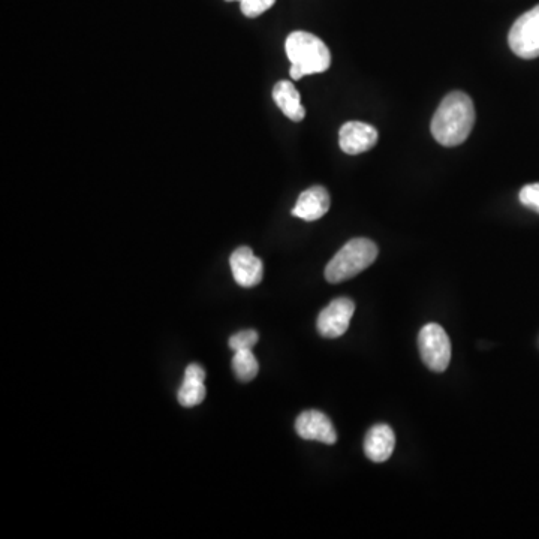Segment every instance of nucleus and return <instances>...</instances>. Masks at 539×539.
<instances>
[{"mask_svg": "<svg viewBox=\"0 0 539 539\" xmlns=\"http://www.w3.org/2000/svg\"><path fill=\"white\" fill-rule=\"evenodd\" d=\"M295 430L304 441H318L333 445L337 441V433L327 415L319 411H304L295 421Z\"/></svg>", "mask_w": 539, "mask_h": 539, "instance_id": "6e6552de", "label": "nucleus"}, {"mask_svg": "<svg viewBox=\"0 0 539 539\" xmlns=\"http://www.w3.org/2000/svg\"><path fill=\"white\" fill-rule=\"evenodd\" d=\"M273 99L279 110L292 122H301L306 117V108L301 104V96L291 81H279L273 87Z\"/></svg>", "mask_w": 539, "mask_h": 539, "instance_id": "ddd939ff", "label": "nucleus"}, {"mask_svg": "<svg viewBox=\"0 0 539 539\" xmlns=\"http://www.w3.org/2000/svg\"><path fill=\"white\" fill-rule=\"evenodd\" d=\"M234 280L243 288H254L263 280V261L248 246H242L233 252L230 258Z\"/></svg>", "mask_w": 539, "mask_h": 539, "instance_id": "1a4fd4ad", "label": "nucleus"}, {"mask_svg": "<svg viewBox=\"0 0 539 539\" xmlns=\"http://www.w3.org/2000/svg\"><path fill=\"white\" fill-rule=\"evenodd\" d=\"M260 340V334L255 330L240 331V333L234 334L230 339V348L234 352L242 351V349H254Z\"/></svg>", "mask_w": 539, "mask_h": 539, "instance_id": "2eb2a0df", "label": "nucleus"}, {"mask_svg": "<svg viewBox=\"0 0 539 539\" xmlns=\"http://www.w3.org/2000/svg\"><path fill=\"white\" fill-rule=\"evenodd\" d=\"M276 0H240L243 14L249 18H257L269 11Z\"/></svg>", "mask_w": 539, "mask_h": 539, "instance_id": "dca6fc26", "label": "nucleus"}, {"mask_svg": "<svg viewBox=\"0 0 539 539\" xmlns=\"http://www.w3.org/2000/svg\"><path fill=\"white\" fill-rule=\"evenodd\" d=\"M418 348L424 364L433 372H445L450 366V337L441 325L427 324L423 327L418 336Z\"/></svg>", "mask_w": 539, "mask_h": 539, "instance_id": "20e7f679", "label": "nucleus"}, {"mask_svg": "<svg viewBox=\"0 0 539 539\" xmlns=\"http://www.w3.org/2000/svg\"><path fill=\"white\" fill-rule=\"evenodd\" d=\"M474 102L463 92H451L442 99L430 125L433 138L444 147H456L465 143L474 129Z\"/></svg>", "mask_w": 539, "mask_h": 539, "instance_id": "f257e3e1", "label": "nucleus"}, {"mask_svg": "<svg viewBox=\"0 0 539 539\" xmlns=\"http://www.w3.org/2000/svg\"><path fill=\"white\" fill-rule=\"evenodd\" d=\"M227 2H236V0H227ZM240 2V0H239Z\"/></svg>", "mask_w": 539, "mask_h": 539, "instance_id": "a211bd4d", "label": "nucleus"}, {"mask_svg": "<svg viewBox=\"0 0 539 539\" xmlns=\"http://www.w3.org/2000/svg\"><path fill=\"white\" fill-rule=\"evenodd\" d=\"M378 140V131L369 123L348 122L339 131V146L346 155L369 152L376 146Z\"/></svg>", "mask_w": 539, "mask_h": 539, "instance_id": "0eeeda50", "label": "nucleus"}, {"mask_svg": "<svg viewBox=\"0 0 539 539\" xmlns=\"http://www.w3.org/2000/svg\"><path fill=\"white\" fill-rule=\"evenodd\" d=\"M286 56L291 62L289 75L300 80L304 75L321 74L331 65V53L318 36L303 30L292 32L285 42Z\"/></svg>", "mask_w": 539, "mask_h": 539, "instance_id": "f03ea898", "label": "nucleus"}, {"mask_svg": "<svg viewBox=\"0 0 539 539\" xmlns=\"http://www.w3.org/2000/svg\"><path fill=\"white\" fill-rule=\"evenodd\" d=\"M378 252V246L372 240H351L331 258L325 267V279L330 283L352 279L375 263Z\"/></svg>", "mask_w": 539, "mask_h": 539, "instance_id": "7ed1b4c3", "label": "nucleus"}, {"mask_svg": "<svg viewBox=\"0 0 539 539\" xmlns=\"http://www.w3.org/2000/svg\"><path fill=\"white\" fill-rule=\"evenodd\" d=\"M204 381H206V370L200 364H189L185 370V379L177 394L180 405L185 408H194L203 403L207 394Z\"/></svg>", "mask_w": 539, "mask_h": 539, "instance_id": "f8f14e48", "label": "nucleus"}, {"mask_svg": "<svg viewBox=\"0 0 539 539\" xmlns=\"http://www.w3.org/2000/svg\"><path fill=\"white\" fill-rule=\"evenodd\" d=\"M396 435L387 424H376L364 439V454L373 463H384L393 456Z\"/></svg>", "mask_w": 539, "mask_h": 539, "instance_id": "9b49d317", "label": "nucleus"}, {"mask_svg": "<svg viewBox=\"0 0 539 539\" xmlns=\"http://www.w3.org/2000/svg\"><path fill=\"white\" fill-rule=\"evenodd\" d=\"M519 198L523 206L539 213V183H532V185L525 186L520 191Z\"/></svg>", "mask_w": 539, "mask_h": 539, "instance_id": "f3484780", "label": "nucleus"}, {"mask_svg": "<svg viewBox=\"0 0 539 539\" xmlns=\"http://www.w3.org/2000/svg\"><path fill=\"white\" fill-rule=\"evenodd\" d=\"M233 370L239 381L251 382L252 379L257 378L258 372H260V364H258L252 349H242V351L234 352Z\"/></svg>", "mask_w": 539, "mask_h": 539, "instance_id": "4468645a", "label": "nucleus"}, {"mask_svg": "<svg viewBox=\"0 0 539 539\" xmlns=\"http://www.w3.org/2000/svg\"><path fill=\"white\" fill-rule=\"evenodd\" d=\"M355 312V303L349 298H336L319 313L316 327L319 334L325 339H337L348 331L352 316Z\"/></svg>", "mask_w": 539, "mask_h": 539, "instance_id": "423d86ee", "label": "nucleus"}, {"mask_svg": "<svg viewBox=\"0 0 539 539\" xmlns=\"http://www.w3.org/2000/svg\"><path fill=\"white\" fill-rule=\"evenodd\" d=\"M330 206V194L327 189L324 186H312L298 197L297 204L292 209V215L306 222L318 221L322 216L327 215Z\"/></svg>", "mask_w": 539, "mask_h": 539, "instance_id": "9d476101", "label": "nucleus"}, {"mask_svg": "<svg viewBox=\"0 0 539 539\" xmlns=\"http://www.w3.org/2000/svg\"><path fill=\"white\" fill-rule=\"evenodd\" d=\"M508 44L522 59L539 57V5L517 18L508 35Z\"/></svg>", "mask_w": 539, "mask_h": 539, "instance_id": "39448f33", "label": "nucleus"}]
</instances>
